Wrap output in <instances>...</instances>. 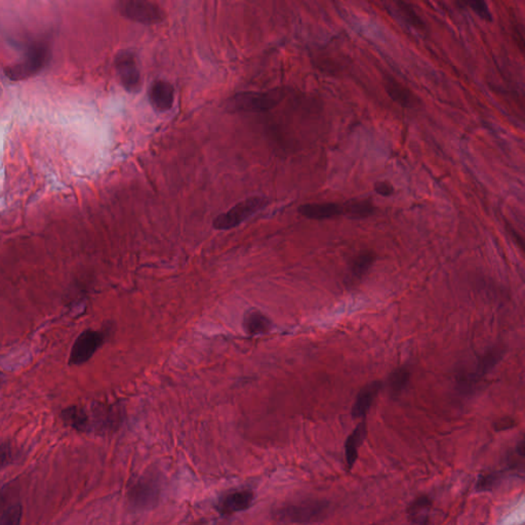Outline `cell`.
<instances>
[{
    "mask_svg": "<svg viewBox=\"0 0 525 525\" xmlns=\"http://www.w3.org/2000/svg\"><path fill=\"white\" fill-rule=\"evenodd\" d=\"M511 233H512L514 240H515V242L517 243L518 247L524 250L525 254V239L524 238H521L518 232L514 231V230L512 229H511Z\"/></svg>",
    "mask_w": 525,
    "mask_h": 525,
    "instance_id": "obj_30",
    "label": "cell"
},
{
    "mask_svg": "<svg viewBox=\"0 0 525 525\" xmlns=\"http://www.w3.org/2000/svg\"><path fill=\"white\" fill-rule=\"evenodd\" d=\"M514 426H515V423H514L513 420L503 419L498 422V423L495 424V429L497 431H505L513 428Z\"/></svg>",
    "mask_w": 525,
    "mask_h": 525,
    "instance_id": "obj_29",
    "label": "cell"
},
{
    "mask_svg": "<svg viewBox=\"0 0 525 525\" xmlns=\"http://www.w3.org/2000/svg\"><path fill=\"white\" fill-rule=\"evenodd\" d=\"M375 256L374 252H366L359 254L352 264V272L355 276L361 278L365 276L366 272L370 270L374 264Z\"/></svg>",
    "mask_w": 525,
    "mask_h": 525,
    "instance_id": "obj_23",
    "label": "cell"
},
{
    "mask_svg": "<svg viewBox=\"0 0 525 525\" xmlns=\"http://www.w3.org/2000/svg\"><path fill=\"white\" fill-rule=\"evenodd\" d=\"M432 507V500L428 495H420L413 500L408 509V515L413 524H429V511Z\"/></svg>",
    "mask_w": 525,
    "mask_h": 525,
    "instance_id": "obj_19",
    "label": "cell"
},
{
    "mask_svg": "<svg viewBox=\"0 0 525 525\" xmlns=\"http://www.w3.org/2000/svg\"><path fill=\"white\" fill-rule=\"evenodd\" d=\"M106 335L99 330H86L76 338L70 351L69 364L82 365L88 363L95 353L102 347Z\"/></svg>",
    "mask_w": 525,
    "mask_h": 525,
    "instance_id": "obj_7",
    "label": "cell"
},
{
    "mask_svg": "<svg viewBox=\"0 0 525 525\" xmlns=\"http://www.w3.org/2000/svg\"><path fill=\"white\" fill-rule=\"evenodd\" d=\"M175 100V89L169 82L156 80L149 89V101L156 111L164 112L171 109Z\"/></svg>",
    "mask_w": 525,
    "mask_h": 525,
    "instance_id": "obj_12",
    "label": "cell"
},
{
    "mask_svg": "<svg viewBox=\"0 0 525 525\" xmlns=\"http://www.w3.org/2000/svg\"><path fill=\"white\" fill-rule=\"evenodd\" d=\"M93 420L91 426L99 431H114L120 425L122 420V410H118L115 406L98 403L93 408Z\"/></svg>",
    "mask_w": 525,
    "mask_h": 525,
    "instance_id": "obj_11",
    "label": "cell"
},
{
    "mask_svg": "<svg viewBox=\"0 0 525 525\" xmlns=\"http://www.w3.org/2000/svg\"><path fill=\"white\" fill-rule=\"evenodd\" d=\"M254 498V493L250 491H235L226 493L219 500L216 511L221 515L230 516L247 510L252 506Z\"/></svg>",
    "mask_w": 525,
    "mask_h": 525,
    "instance_id": "obj_9",
    "label": "cell"
},
{
    "mask_svg": "<svg viewBox=\"0 0 525 525\" xmlns=\"http://www.w3.org/2000/svg\"><path fill=\"white\" fill-rule=\"evenodd\" d=\"M396 4L399 13H401L402 17L410 26L417 29V30L425 29V23L417 12L413 10L412 6H410L408 2L403 1V0H396Z\"/></svg>",
    "mask_w": 525,
    "mask_h": 525,
    "instance_id": "obj_22",
    "label": "cell"
},
{
    "mask_svg": "<svg viewBox=\"0 0 525 525\" xmlns=\"http://www.w3.org/2000/svg\"><path fill=\"white\" fill-rule=\"evenodd\" d=\"M330 505L325 500H307L279 507L273 512V518L285 524H314L325 520Z\"/></svg>",
    "mask_w": 525,
    "mask_h": 525,
    "instance_id": "obj_1",
    "label": "cell"
},
{
    "mask_svg": "<svg viewBox=\"0 0 525 525\" xmlns=\"http://www.w3.org/2000/svg\"><path fill=\"white\" fill-rule=\"evenodd\" d=\"M299 213L310 220H326L344 216V207L339 203H308L299 207Z\"/></svg>",
    "mask_w": 525,
    "mask_h": 525,
    "instance_id": "obj_14",
    "label": "cell"
},
{
    "mask_svg": "<svg viewBox=\"0 0 525 525\" xmlns=\"http://www.w3.org/2000/svg\"><path fill=\"white\" fill-rule=\"evenodd\" d=\"M115 69L125 91L137 93L142 82L135 56L129 51H124L118 55L116 58Z\"/></svg>",
    "mask_w": 525,
    "mask_h": 525,
    "instance_id": "obj_8",
    "label": "cell"
},
{
    "mask_svg": "<svg viewBox=\"0 0 525 525\" xmlns=\"http://www.w3.org/2000/svg\"><path fill=\"white\" fill-rule=\"evenodd\" d=\"M243 330L249 336H263L269 334L273 328L271 319L258 310H249L245 314Z\"/></svg>",
    "mask_w": 525,
    "mask_h": 525,
    "instance_id": "obj_15",
    "label": "cell"
},
{
    "mask_svg": "<svg viewBox=\"0 0 525 525\" xmlns=\"http://www.w3.org/2000/svg\"><path fill=\"white\" fill-rule=\"evenodd\" d=\"M344 216L351 219H364L372 216L375 207L370 201L365 200H349L343 203Z\"/></svg>",
    "mask_w": 525,
    "mask_h": 525,
    "instance_id": "obj_20",
    "label": "cell"
},
{
    "mask_svg": "<svg viewBox=\"0 0 525 525\" xmlns=\"http://www.w3.org/2000/svg\"><path fill=\"white\" fill-rule=\"evenodd\" d=\"M516 451H517V453L520 457L524 458L525 459V440L518 444L517 448H516Z\"/></svg>",
    "mask_w": 525,
    "mask_h": 525,
    "instance_id": "obj_31",
    "label": "cell"
},
{
    "mask_svg": "<svg viewBox=\"0 0 525 525\" xmlns=\"http://www.w3.org/2000/svg\"><path fill=\"white\" fill-rule=\"evenodd\" d=\"M269 205L268 198L262 196H252L247 200L240 201L238 205H234L229 211L219 214L214 219L213 225L216 230H230L232 228L238 227L239 224L245 222V220L252 216V214L258 213L264 207Z\"/></svg>",
    "mask_w": 525,
    "mask_h": 525,
    "instance_id": "obj_4",
    "label": "cell"
},
{
    "mask_svg": "<svg viewBox=\"0 0 525 525\" xmlns=\"http://www.w3.org/2000/svg\"><path fill=\"white\" fill-rule=\"evenodd\" d=\"M384 86H385L389 97L404 108H413V107L417 106V99L412 91L402 86L401 82H397L391 76H385Z\"/></svg>",
    "mask_w": 525,
    "mask_h": 525,
    "instance_id": "obj_16",
    "label": "cell"
},
{
    "mask_svg": "<svg viewBox=\"0 0 525 525\" xmlns=\"http://www.w3.org/2000/svg\"><path fill=\"white\" fill-rule=\"evenodd\" d=\"M466 2L470 6L471 10L477 13L480 19L486 22L493 21V15H491L486 0H466Z\"/></svg>",
    "mask_w": 525,
    "mask_h": 525,
    "instance_id": "obj_24",
    "label": "cell"
},
{
    "mask_svg": "<svg viewBox=\"0 0 525 525\" xmlns=\"http://www.w3.org/2000/svg\"><path fill=\"white\" fill-rule=\"evenodd\" d=\"M375 191L379 195L384 196V197H389V196L394 194V188L392 185L388 182H377L375 184Z\"/></svg>",
    "mask_w": 525,
    "mask_h": 525,
    "instance_id": "obj_27",
    "label": "cell"
},
{
    "mask_svg": "<svg viewBox=\"0 0 525 525\" xmlns=\"http://www.w3.org/2000/svg\"><path fill=\"white\" fill-rule=\"evenodd\" d=\"M283 93L279 89L270 91H247L232 97L228 102V109L235 112H267L276 108L281 102Z\"/></svg>",
    "mask_w": 525,
    "mask_h": 525,
    "instance_id": "obj_3",
    "label": "cell"
},
{
    "mask_svg": "<svg viewBox=\"0 0 525 525\" xmlns=\"http://www.w3.org/2000/svg\"><path fill=\"white\" fill-rule=\"evenodd\" d=\"M158 484L150 476H143L129 491V499L137 507H148L157 500Z\"/></svg>",
    "mask_w": 525,
    "mask_h": 525,
    "instance_id": "obj_10",
    "label": "cell"
},
{
    "mask_svg": "<svg viewBox=\"0 0 525 525\" xmlns=\"http://www.w3.org/2000/svg\"><path fill=\"white\" fill-rule=\"evenodd\" d=\"M382 386H383V384L381 382L375 381L364 386L359 391L354 404H353L352 413H351L353 419H361V417H364L368 415V410L374 403L375 397L377 396L380 390L382 389Z\"/></svg>",
    "mask_w": 525,
    "mask_h": 525,
    "instance_id": "obj_13",
    "label": "cell"
},
{
    "mask_svg": "<svg viewBox=\"0 0 525 525\" xmlns=\"http://www.w3.org/2000/svg\"><path fill=\"white\" fill-rule=\"evenodd\" d=\"M61 417L67 426L77 432L89 433L93 431L91 417L82 406H72L65 408L62 410Z\"/></svg>",
    "mask_w": 525,
    "mask_h": 525,
    "instance_id": "obj_17",
    "label": "cell"
},
{
    "mask_svg": "<svg viewBox=\"0 0 525 525\" xmlns=\"http://www.w3.org/2000/svg\"><path fill=\"white\" fill-rule=\"evenodd\" d=\"M50 51L48 41L33 42L29 46L24 59L6 67L4 74L13 82H21L37 75L48 64Z\"/></svg>",
    "mask_w": 525,
    "mask_h": 525,
    "instance_id": "obj_2",
    "label": "cell"
},
{
    "mask_svg": "<svg viewBox=\"0 0 525 525\" xmlns=\"http://www.w3.org/2000/svg\"><path fill=\"white\" fill-rule=\"evenodd\" d=\"M366 434H368V425H366V422L363 421L357 425L354 431L351 433L347 440H346V462H347V466L350 470L353 468L355 463H356L359 448L363 446Z\"/></svg>",
    "mask_w": 525,
    "mask_h": 525,
    "instance_id": "obj_18",
    "label": "cell"
},
{
    "mask_svg": "<svg viewBox=\"0 0 525 525\" xmlns=\"http://www.w3.org/2000/svg\"><path fill=\"white\" fill-rule=\"evenodd\" d=\"M13 450L11 448L10 444L8 442H2L1 444V466L2 468L6 466L8 464L12 463L13 460Z\"/></svg>",
    "mask_w": 525,
    "mask_h": 525,
    "instance_id": "obj_28",
    "label": "cell"
},
{
    "mask_svg": "<svg viewBox=\"0 0 525 525\" xmlns=\"http://www.w3.org/2000/svg\"><path fill=\"white\" fill-rule=\"evenodd\" d=\"M410 380V372L406 366L396 368L390 375L388 380L389 390L392 396H399L408 386Z\"/></svg>",
    "mask_w": 525,
    "mask_h": 525,
    "instance_id": "obj_21",
    "label": "cell"
},
{
    "mask_svg": "<svg viewBox=\"0 0 525 525\" xmlns=\"http://www.w3.org/2000/svg\"><path fill=\"white\" fill-rule=\"evenodd\" d=\"M118 10L127 19L146 25L160 23L164 18L162 8L150 0H119Z\"/></svg>",
    "mask_w": 525,
    "mask_h": 525,
    "instance_id": "obj_5",
    "label": "cell"
},
{
    "mask_svg": "<svg viewBox=\"0 0 525 525\" xmlns=\"http://www.w3.org/2000/svg\"><path fill=\"white\" fill-rule=\"evenodd\" d=\"M504 351L500 348H493L488 351L486 355L480 357L476 364L474 370L471 372H463L457 377L458 386L460 390L465 393L470 392L475 390L476 386L479 383L482 377L486 375L497 365L498 363L502 359Z\"/></svg>",
    "mask_w": 525,
    "mask_h": 525,
    "instance_id": "obj_6",
    "label": "cell"
},
{
    "mask_svg": "<svg viewBox=\"0 0 525 525\" xmlns=\"http://www.w3.org/2000/svg\"><path fill=\"white\" fill-rule=\"evenodd\" d=\"M502 476L500 474H495V473H491V474L484 475L479 478L477 482V491H491V489L495 488V486L499 484Z\"/></svg>",
    "mask_w": 525,
    "mask_h": 525,
    "instance_id": "obj_26",
    "label": "cell"
},
{
    "mask_svg": "<svg viewBox=\"0 0 525 525\" xmlns=\"http://www.w3.org/2000/svg\"><path fill=\"white\" fill-rule=\"evenodd\" d=\"M21 516L22 507L20 505H13L2 512L0 524L2 525L19 524L21 521Z\"/></svg>",
    "mask_w": 525,
    "mask_h": 525,
    "instance_id": "obj_25",
    "label": "cell"
}]
</instances>
